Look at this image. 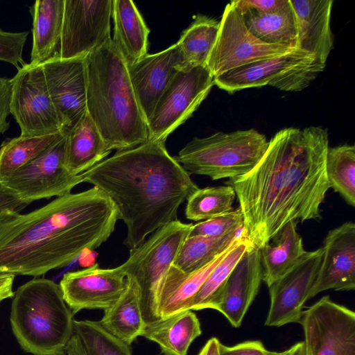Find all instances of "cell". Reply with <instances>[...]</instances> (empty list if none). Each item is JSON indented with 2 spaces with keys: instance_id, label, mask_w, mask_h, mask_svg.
Masks as SVG:
<instances>
[{
  "instance_id": "obj_24",
  "label": "cell",
  "mask_w": 355,
  "mask_h": 355,
  "mask_svg": "<svg viewBox=\"0 0 355 355\" xmlns=\"http://www.w3.org/2000/svg\"><path fill=\"white\" fill-rule=\"evenodd\" d=\"M64 0H37L30 7L33 44L29 64L41 65L57 55Z\"/></svg>"
},
{
  "instance_id": "obj_6",
  "label": "cell",
  "mask_w": 355,
  "mask_h": 355,
  "mask_svg": "<svg viewBox=\"0 0 355 355\" xmlns=\"http://www.w3.org/2000/svg\"><path fill=\"white\" fill-rule=\"evenodd\" d=\"M268 145L266 136L252 128L218 132L193 138L174 158L189 174L206 175L213 180L231 179L250 171Z\"/></svg>"
},
{
  "instance_id": "obj_16",
  "label": "cell",
  "mask_w": 355,
  "mask_h": 355,
  "mask_svg": "<svg viewBox=\"0 0 355 355\" xmlns=\"http://www.w3.org/2000/svg\"><path fill=\"white\" fill-rule=\"evenodd\" d=\"M322 254V248L306 252L290 270L268 287L270 303L265 325L279 327L300 323Z\"/></svg>"
},
{
  "instance_id": "obj_25",
  "label": "cell",
  "mask_w": 355,
  "mask_h": 355,
  "mask_svg": "<svg viewBox=\"0 0 355 355\" xmlns=\"http://www.w3.org/2000/svg\"><path fill=\"white\" fill-rule=\"evenodd\" d=\"M297 224L295 220L287 223L259 249L262 281L268 287L290 270L306 252Z\"/></svg>"
},
{
  "instance_id": "obj_37",
  "label": "cell",
  "mask_w": 355,
  "mask_h": 355,
  "mask_svg": "<svg viewBox=\"0 0 355 355\" xmlns=\"http://www.w3.org/2000/svg\"><path fill=\"white\" fill-rule=\"evenodd\" d=\"M244 220L240 208L193 224L189 236H222L243 229Z\"/></svg>"
},
{
  "instance_id": "obj_8",
  "label": "cell",
  "mask_w": 355,
  "mask_h": 355,
  "mask_svg": "<svg viewBox=\"0 0 355 355\" xmlns=\"http://www.w3.org/2000/svg\"><path fill=\"white\" fill-rule=\"evenodd\" d=\"M326 64L299 49L290 53L243 66L214 78V85L229 93L270 85L284 92L306 88Z\"/></svg>"
},
{
  "instance_id": "obj_23",
  "label": "cell",
  "mask_w": 355,
  "mask_h": 355,
  "mask_svg": "<svg viewBox=\"0 0 355 355\" xmlns=\"http://www.w3.org/2000/svg\"><path fill=\"white\" fill-rule=\"evenodd\" d=\"M112 42L128 67L148 54L150 30L131 0H112Z\"/></svg>"
},
{
  "instance_id": "obj_20",
  "label": "cell",
  "mask_w": 355,
  "mask_h": 355,
  "mask_svg": "<svg viewBox=\"0 0 355 355\" xmlns=\"http://www.w3.org/2000/svg\"><path fill=\"white\" fill-rule=\"evenodd\" d=\"M261 281L260 251L254 248L239 260L207 309L219 311L232 327H239L259 292Z\"/></svg>"
},
{
  "instance_id": "obj_2",
  "label": "cell",
  "mask_w": 355,
  "mask_h": 355,
  "mask_svg": "<svg viewBox=\"0 0 355 355\" xmlns=\"http://www.w3.org/2000/svg\"><path fill=\"white\" fill-rule=\"evenodd\" d=\"M118 219L114 202L95 187L20 213L0 230V273L38 277L65 266L105 242Z\"/></svg>"
},
{
  "instance_id": "obj_28",
  "label": "cell",
  "mask_w": 355,
  "mask_h": 355,
  "mask_svg": "<svg viewBox=\"0 0 355 355\" xmlns=\"http://www.w3.org/2000/svg\"><path fill=\"white\" fill-rule=\"evenodd\" d=\"M128 285L120 297L98 321L111 335L130 345L142 335L146 323L141 312L139 293L135 280L127 276Z\"/></svg>"
},
{
  "instance_id": "obj_11",
  "label": "cell",
  "mask_w": 355,
  "mask_h": 355,
  "mask_svg": "<svg viewBox=\"0 0 355 355\" xmlns=\"http://www.w3.org/2000/svg\"><path fill=\"white\" fill-rule=\"evenodd\" d=\"M305 355H355V313L329 295L302 311Z\"/></svg>"
},
{
  "instance_id": "obj_7",
  "label": "cell",
  "mask_w": 355,
  "mask_h": 355,
  "mask_svg": "<svg viewBox=\"0 0 355 355\" xmlns=\"http://www.w3.org/2000/svg\"><path fill=\"white\" fill-rule=\"evenodd\" d=\"M192 225L175 220L157 230L131 250L128 259L120 266L126 277H132L137 285L146 324L161 319L157 307L159 288Z\"/></svg>"
},
{
  "instance_id": "obj_46",
  "label": "cell",
  "mask_w": 355,
  "mask_h": 355,
  "mask_svg": "<svg viewBox=\"0 0 355 355\" xmlns=\"http://www.w3.org/2000/svg\"><path fill=\"white\" fill-rule=\"evenodd\" d=\"M285 355H305L304 342H298L286 349Z\"/></svg>"
},
{
  "instance_id": "obj_43",
  "label": "cell",
  "mask_w": 355,
  "mask_h": 355,
  "mask_svg": "<svg viewBox=\"0 0 355 355\" xmlns=\"http://www.w3.org/2000/svg\"><path fill=\"white\" fill-rule=\"evenodd\" d=\"M15 275L10 273H0V303L8 298L13 297L12 290Z\"/></svg>"
},
{
  "instance_id": "obj_1",
  "label": "cell",
  "mask_w": 355,
  "mask_h": 355,
  "mask_svg": "<svg viewBox=\"0 0 355 355\" xmlns=\"http://www.w3.org/2000/svg\"><path fill=\"white\" fill-rule=\"evenodd\" d=\"M326 128H286L248 173L231 178L247 239L260 249L287 223L322 218L320 205L330 188L326 172Z\"/></svg>"
},
{
  "instance_id": "obj_30",
  "label": "cell",
  "mask_w": 355,
  "mask_h": 355,
  "mask_svg": "<svg viewBox=\"0 0 355 355\" xmlns=\"http://www.w3.org/2000/svg\"><path fill=\"white\" fill-rule=\"evenodd\" d=\"M244 229L222 236H188L182 243L173 266L184 273L204 267L231 247L243 235Z\"/></svg>"
},
{
  "instance_id": "obj_39",
  "label": "cell",
  "mask_w": 355,
  "mask_h": 355,
  "mask_svg": "<svg viewBox=\"0 0 355 355\" xmlns=\"http://www.w3.org/2000/svg\"><path fill=\"white\" fill-rule=\"evenodd\" d=\"M272 353L260 340H248L232 347L221 343L219 345V355H272Z\"/></svg>"
},
{
  "instance_id": "obj_35",
  "label": "cell",
  "mask_w": 355,
  "mask_h": 355,
  "mask_svg": "<svg viewBox=\"0 0 355 355\" xmlns=\"http://www.w3.org/2000/svg\"><path fill=\"white\" fill-rule=\"evenodd\" d=\"M254 248L246 236H243L210 272L193 298L189 310L207 309L209 304L239 260L247 252Z\"/></svg>"
},
{
  "instance_id": "obj_22",
  "label": "cell",
  "mask_w": 355,
  "mask_h": 355,
  "mask_svg": "<svg viewBox=\"0 0 355 355\" xmlns=\"http://www.w3.org/2000/svg\"><path fill=\"white\" fill-rule=\"evenodd\" d=\"M200 269L186 274L173 265L164 277L158 295V313L161 319L189 310L191 302L216 266L245 236Z\"/></svg>"
},
{
  "instance_id": "obj_31",
  "label": "cell",
  "mask_w": 355,
  "mask_h": 355,
  "mask_svg": "<svg viewBox=\"0 0 355 355\" xmlns=\"http://www.w3.org/2000/svg\"><path fill=\"white\" fill-rule=\"evenodd\" d=\"M219 27L220 21L207 15H198L182 32L177 44L188 66L207 67Z\"/></svg>"
},
{
  "instance_id": "obj_38",
  "label": "cell",
  "mask_w": 355,
  "mask_h": 355,
  "mask_svg": "<svg viewBox=\"0 0 355 355\" xmlns=\"http://www.w3.org/2000/svg\"><path fill=\"white\" fill-rule=\"evenodd\" d=\"M28 35V31L7 32L0 28V60L12 64L17 70L26 65L22 54Z\"/></svg>"
},
{
  "instance_id": "obj_27",
  "label": "cell",
  "mask_w": 355,
  "mask_h": 355,
  "mask_svg": "<svg viewBox=\"0 0 355 355\" xmlns=\"http://www.w3.org/2000/svg\"><path fill=\"white\" fill-rule=\"evenodd\" d=\"M202 334L192 310L146 324L142 336L157 343L162 355H187L191 343Z\"/></svg>"
},
{
  "instance_id": "obj_18",
  "label": "cell",
  "mask_w": 355,
  "mask_h": 355,
  "mask_svg": "<svg viewBox=\"0 0 355 355\" xmlns=\"http://www.w3.org/2000/svg\"><path fill=\"white\" fill-rule=\"evenodd\" d=\"M322 248L321 263L308 300L329 289H355V223L345 222L329 230Z\"/></svg>"
},
{
  "instance_id": "obj_21",
  "label": "cell",
  "mask_w": 355,
  "mask_h": 355,
  "mask_svg": "<svg viewBox=\"0 0 355 355\" xmlns=\"http://www.w3.org/2000/svg\"><path fill=\"white\" fill-rule=\"evenodd\" d=\"M297 21V48L325 64L334 48L331 29L332 0H289Z\"/></svg>"
},
{
  "instance_id": "obj_33",
  "label": "cell",
  "mask_w": 355,
  "mask_h": 355,
  "mask_svg": "<svg viewBox=\"0 0 355 355\" xmlns=\"http://www.w3.org/2000/svg\"><path fill=\"white\" fill-rule=\"evenodd\" d=\"M326 172L330 188L350 206L355 207V146L343 144L329 147Z\"/></svg>"
},
{
  "instance_id": "obj_4",
  "label": "cell",
  "mask_w": 355,
  "mask_h": 355,
  "mask_svg": "<svg viewBox=\"0 0 355 355\" xmlns=\"http://www.w3.org/2000/svg\"><path fill=\"white\" fill-rule=\"evenodd\" d=\"M87 112L109 151L136 147L148 139L128 66L112 38L86 58Z\"/></svg>"
},
{
  "instance_id": "obj_10",
  "label": "cell",
  "mask_w": 355,
  "mask_h": 355,
  "mask_svg": "<svg viewBox=\"0 0 355 355\" xmlns=\"http://www.w3.org/2000/svg\"><path fill=\"white\" fill-rule=\"evenodd\" d=\"M295 49L286 45L266 43L255 37L248 29L241 11L232 1L226 5L220 21L207 68L214 78L251 63L284 55Z\"/></svg>"
},
{
  "instance_id": "obj_32",
  "label": "cell",
  "mask_w": 355,
  "mask_h": 355,
  "mask_svg": "<svg viewBox=\"0 0 355 355\" xmlns=\"http://www.w3.org/2000/svg\"><path fill=\"white\" fill-rule=\"evenodd\" d=\"M65 137L62 132L4 140L0 147V179L8 177Z\"/></svg>"
},
{
  "instance_id": "obj_17",
  "label": "cell",
  "mask_w": 355,
  "mask_h": 355,
  "mask_svg": "<svg viewBox=\"0 0 355 355\" xmlns=\"http://www.w3.org/2000/svg\"><path fill=\"white\" fill-rule=\"evenodd\" d=\"M59 285L66 304L74 315L85 309L109 308L126 289L128 279L120 266L104 269L96 263L65 273Z\"/></svg>"
},
{
  "instance_id": "obj_47",
  "label": "cell",
  "mask_w": 355,
  "mask_h": 355,
  "mask_svg": "<svg viewBox=\"0 0 355 355\" xmlns=\"http://www.w3.org/2000/svg\"><path fill=\"white\" fill-rule=\"evenodd\" d=\"M286 354V350L283 352H273L272 355H285Z\"/></svg>"
},
{
  "instance_id": "obj_41",
  "label": "cell",
  "mask_w": 355,
  "mask_h": 355,
  "mask_svg": "<svg viewBox=\"0 0 355 355\" xmlns=\"http://www.w3.org/2000/svg\"><path fill=\"white\" fill-rule=\"evenodd\" d=\"M233 2L241 13L248 10L259 13H270L282 9L288 0H234Z\"/></svg>"
},
{
  "instance_id": "obj_44",
  "label": "cell",
  "mask_w": 355,
  "mask_h": 355,
  "mask_svg": "<svg viewBox=\"0 0 355 355\" xmlns=\"http://www.w3.org/2000/svg\"><path fill=\"white\" fill-rule=\"evenodd\" d=\"M67 355H88V353L79 336L73 333L67 348Z\"/></svg>"
},
{
  "instance_id": "obj_40",
  "label": "cell",
  "mask_w": 355,
  "mask_h": 355,
  "mask_svg": "<svg viewBox=\"0 0 355 355\" xmlns=\"http://www.w3.org/2000/svg\"><path fill=\"white\" fill-rule=\"evenodd\" d=\"M12 92V78L0 76V134H3L10 128L7 118L10 114Z\"/></svg>"
},
{
  "instance_id": "obj_14",
  "label": "cell",
  "mask_w": 355,
  "mask_h": 355,
  "mask_svg": "<svg viewBox=\"0 0 355 355\" xmlns=\"http://www.w3.org/2000/svg\"><path fill=\"white\" fill-rule=\"evenodd\" d=\"M12 82L10 114L20 128V135L62 132L42 65L26 64L17 71Z\"/></svg>"
},
{
  "instance_id": "obj_29",
  "label": "cell",
  "mask_w": 355,
  "mask_h": 355,
  "mask_svg": "<svg viewBox=\"0 0 355 355\" xmlns=\"http://www.w3.org/2000/svg\"><path fill=\"white\" fill-rule=\"evenodd\" d=\"M241 14L248 29L258 39L268 44L297 49V21L289 0L277 12L259 13L248 10Z\"/></svg>"
},
{
  "instance_id": "obj_45",
  "label": "cell",
  "mask_w": 355,
  "mask_h": 355,
  "mask_svg": "<svg viewBox=\"0 0 355 355\" xmlns=\"http://www.w3.org/2000/svg\"><path fill=\"white\" fill-rule=\"evenodd\" d=\"M220 342L217 338L209 339L198 355H219V345Z\"/></svg>"
},
{
  "instance_id": "obj_13",
  "label": "cell",
  "mask_w": 355,
  "mask_h": 355,
  "mask_svg": "<svg viewBox=\"0 0 355 355\" xmlns=\"http://www.w3.org/2000/svg\"><path fill=\"white\" fill-rule=\"evenodd\" d=\"M112 0H64L60 59L86 58L110 36Z\"/></svg>"
},
{
  "instance_id": "obj_36",
  "label": "cell",
  "mask_w": 355,
  "mask_h": 355,
  "mask_svg": "<svg viewBox=\"0 0 355 355\" xmlns=\"http://www.w3.org/2000/svg\"><path fill=\"white\" fill-rule=\"evenodd\" d=\"M73 333L88 355H132L130 346L105 331L98 321L73 320Z\"/></svg>"
},
{
  "instance_id": "obj_42",
  "label": "cell",
  "mask_w": 355,
  "mask_h": 355,
  "mask_svg": "<svg viewBox=\"0 0 355 355\" xmlns=\"http://www.w3.org/2000/svg\"><path fill=\"white\" fill-rule=\"evenodd\" d=\"M29 204L0 181V218L8 210L21 212Z\"/></svg>"
},
{
  "instance_id": "obj_15",
  "label": "cell",
  "mask_w": 355,
  "mask_h": 355,
  "mask_svg": "<svg viewBox=\"0 0 355 355\" xmlns=\"http://www.w3.org/2000/svg\"><path fill=\"white\" fill-rule=\"evenodd\" d=\"M42 65L50 97L65 135L87 112L86 58L57 55Z\"/></svg>"
},
{
  "instance_id": "obj_34",
  "label": "cell",
  "mask_w": 355,
  "mask_h": 355,
  "mask_svg": "<svg viewBox=\"0 0 355 355\" xmlns=\"http://www.w3.org/2000/svg\"><path fill=\"white\" fill-rule=\"evenodd\" d=\"M235 198L234 190L227 184L198 189L187 199L186 217L198 221L228 213Z\"/></svg>"
},
{
  "instance_id": "obj_26",
  "label": "cell",
  "mask_w": 355,
  "mask_h": 355,
  "mask_svg": "<svg viewBox=\"0 0 355 355\" xmlns=\"http://www.w3.org/2000/svg\"><path fill=\"white\" fill-rule=\"evenodd\" d=\"M65 137L66 166L72 174H81L110 153L87 112Z\"/></svg>"
},
{
  "instance_id": "obj_12",
  "label": "cell",
  "mask_w": 355,
  "mask_h": 355,
  "mask_svg": "<svg viewBox=\"0 0 355 355\" xmlns=\"http://www.w3.org/2000/svg\"><path fill=\"white\" fill-rule=\"evenodd\" d=\"M66 137L56 142L31 162L0 181L24 200L63 196L83 182L80 174L69 171L65 162Z\"/></svg>"
},
{
  "instance_id": "obj_9",
  "label": "cell",
  "mask_w": 355,
  "mask_h": 355,
  "mask_svg": "<svg viewBox=\"0 0 355 355\" xmlns=\"http://www.w3.org/2000/svg\"><path fill=\"white\" fill-rule=\"evenodd\" d=\"M214 85V76L207 67H189L179 71L146 122L148 140L165 141L198 108Z\"/></svg>"
},
{
  "instance_id": "obj_19",
  "label": "cell",
  "mask_w": 355,
  "mask_h": 355,
  "mask_svg": "<svg viewBox=\"0 0 355 355\" xmlns=\"http://www.w3.org/2000/svg\"><path fill=\"white\" fill-rule=\"evenodd\" d=\"M189 67L177 43L159 53L147 54L128 67L132 89L146 122L173 77Z\"/></svg>"
},
{
  "instance_id": "obj_5",
  "label": "cell",
  "mask_w": 355,
  "mask_h": 355,
  "mask_svg": "<svg viewBox=\"0 0 355 355\" xmlns=\"http://www.w3.org/2000/svg\"><path fill=\"white\" fill-rule=\"evenodd\" d=\"M73 315L59 284L49 279L35 278L15 291L10 321L25 352L64 355L73 335Z\"/></svg>"
},
{
  "instance_id": "obj_3",
  "label": "cell",
  "mask_w": 355,
  "mask_h": 355,
  "mask_svg": "<svg viewBox=\"0 0 355 355\" xmlns=\"http://www.w3.org/2000/svg\"><path fill=\"white\" fill-rule=\"evenodd\" d=\"M114 202L133 250L146 236L176 220L179 207L199 188L171 157L165 141L148 140L117 150L80 174Z\"/></svg>"
}]
</instances>
